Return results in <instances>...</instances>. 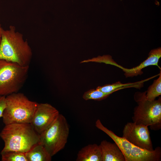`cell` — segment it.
<instances>
[{"label":"cell","instance_id":"1","mask_svg":"<svg viewBox=\"0 0 161 161\" xmlns=\"http://www.w3.org/2000/svg\"><path fill=\"white\" fill-rule=\"evenodd\" d=\"M32 56V50L22 34L10 26L3 30L0 43V60L17 64L22 66H29Z\"/></svg>","mask_w":161,"mask_h":161},{"label":"cell","instance_id":"2","mask_svg":"<svg viewBox=\"0 0 161 161\" xmlns=\"http://www.w3.org/2000/svg\"><path fill=\"white\" fill-rule=\"evenodd\" d=\"M4 146L1 153L10 151L26 153L39 142L40 135L30 123L5 125L0 133Z\"/></svg>","mask_w":161,"mask_h":161},{"label":"cell","instance_id":"3","mask_svg":"<svg viewBox=\"0 0 161 161\" xmlns=\"http://www.w3.org/2000/svg\"><path fill=\"white\" fill-rule=\"evenodd\" d=\"M6 106L2 117L5 125L30 123L38 103L18 92L6 96Z\"/></svg>","mask_w":161,"mask_h":161},{"label":"cell","instance_id":"4","mask_svg":"<svg viewBox=\"0 0 161 161\" xmlns=\"http://www.w3.org/2000/svg\"><path fill=\"white\" fill-rule=\"evenodd\" d=\"M146 92H137L134 98L137 105L134 108L133 122L137 124H142L154 130L161 128V98L153 101L147 100Z\"/></svg>","mask_w":161,"mask_h":161},{"label":"cell","instance_id":"5","mask_svg":"<svg viewBox=\"0 0 161 161\" xmlns=\"http://www.w3.org/2000/svg\"><path fill=\"white\" fill-rule=\"evenodd\" d=\"M29 68L0 60V96L18 92L27 79Z\"/></svg>","mask_w":161,"mask_h":161},{"label":"cell","instance_id":"6","mask_svg":"<svg viewBox=\"0 0 161 161\" xmlns=\"http://www.w3.org/2000/svg\"><path fill=\"white\" fill-rule=\"evenodd\" d=\"M96 127L109 136L118 145L122 152L125 161H160L161 148L159 147L150 151L134 145L123 137H119L104 126L99 119L95 123Z\"/></svg>","mask_w":161,"mask_h":161},{"label":"cell","instance_id":"7","mask_svg":"<svg viewBox=\"0 0 161 161\" xmlns=\"http://www.w3.org/2000/svg\"><path fill=\"white\" fill-rule=\"evenodd\" d=\"M69 126L62 114L55 122L40 135L39 143L52 157L63 149L67 141Z\"/></svg>","mask_w":161,"mask_h":161},{"label":"cell","instance_id":"8","mask_svg":"<svg viewBox=\"0 0 161 161\" xmlns=\"http://www.w3.org/2000/svg\"><path fill=\"white\" fill-rule=\"evenodd\" d=\"M122 137L141 148L152 151L153 148L148 127L133 122H128L124 126Z\"/></svg>","mask_w":161,"mask_h":161},{"label":"cell","instance_id":"9","mask_svg":"<svg viewBox=\"0 0 161 161\" xmlns=\"http://www.w3.org/2000/svg\"><path fill=\"white\" fill-rule=\"evenodd\" d=\"M59 114L58 111L51 105L38 103L30 124L40 134L55 122Z\"/></svg>","mask_w":161,"mask_h":161},{"label":"cell","instance_id":"10","mask_svg":"<svg viewBox=\"0 0 161 161\" xmlns=\"http://www.w3.org/2000/svg\"><path fill=\"white\" fill-rule=\"evenodd\" d=\"M161 57V48L159 47L151 50L147 58L138 66L131 69H127L123 67L121 69L125 72L126 77H133L141 75L143 73L142 70L145 67L150 66H157L161 70L158 65L159 59Z\"/></svg>","mask_w":161,"mask_h":161},{"label":"cell","instance_id":"11","mask_svg":"<svg viewBox=\"0 0 161 161\" xmlns=\"http://www.w3.org/2000/svg\"><path fill=\"white\" fill-rule=\"evenodd\" d=\"M99 145L101 151L102 161H125L122 152L114 142L112 143L103 140Z\"/></svg>","mask_w":161,"mask_h":161},{"label":"cell","instance_id":"12","mask_svg":"<svg viewBox=\"0 0 161 161\" xmlns=\"http://www.w3.org/2000/svg\"><path fill=\"white\" fill-rule=\"evenodd\" d=\"M76 161H102V153L99 145H88L81 148L77 154Z\"/></svg>","mask_w":161,"mask_h":161},{"label":"cell","instance_id":"13","mask_svg":"<svg viewBox=\"0 0 161 161\" xmlns=\"http://www.w3.org/2000/svg\"><path fill=\"white\" fill-rule=\"evenodd\" d=\"M27 161H50L52 156L45 148L38 143L25 153Z\"/></svg>","mask_w":161,"mask_h":161},{"label":"cell","instance_id":"14","mask_svg":"<svg viewBox=\"0 0 161 161\" xmlns=\"http://www.w3.org/2000/svg\"><path fill=\"white\" fill-rule=\"evenodd\" d=\"M152 78L133 83H123L120 81H118L112 84H108L101 86H98L96 89L104 93L112 94L116 91L125 88L134 87L139 88L141 87L144 82L151 79Z\"/></svg>","mask_w":161,"mask_h":161},{"label":"cell","instance_id":"15","mask_svg":"<svg viewBox=\"0 0 161 161\" xmlns=\"http://www.w3.org/2000/svg\"><path fill=\"white\" fill-rule=\"evenodd\" d=\"M159 77L154 80L153 83L148 88L146 92L145 96L147 100L153 101L161 95V72Z\"/></svg>","mask_w":161,"mask_h":161},{"label":"cell","instance_id":"16","mask_svg":"<svg viewBox=\"0 0 161 161\" xmlns=\"http://www.w3.org/2000/svg\"><path fill=\"white\" fill-rule=\"evenodd\" d=\"M2 161H27L25 153L10 151L1 153Z\"/></svg>","mask_w":161,"mask_h":161},{"label":"cell","instance_id":"17","mask_svg":"<svg viewBox=\"0 0 161 161\" xmlns=\"http://www.w3.org/2000/svg\"><path fill=\"white\" fill-rule=\"evenodd\" d=\"M110 94L96 89H92L85 92L83 96V98L86 100H101L106 98Z\"/></svg>","mask_w":161,"mask_h":161},{"label":"cell","instance_id":"18","mask_svg":"<svg viewBox=\"0 0 161 161\" xmlns=\"http://www.w3.org/2000/svg\"><path fill=\"white\" fill-rule=\"evenodd\" d=\"M94 62L99 63H104L106 64H111L120 68L121 66L117 64L112 59V57L109 55L98 56L91 59H88L81 61L80 63Z\"/></svg>","mask_w":161,"mask_h":161},{"label":"cell","instance_id":"19","mask_svg":"<svg viewBox=\"0 0 161 161\" xmlns=\"http://www.w3.org/2000/svg\"><path fill=\"white\" fill-rule=\"evenodd\" d=\"M6 106V96H0V118L2 117L3 112Z\"/></svg>","mask_w":161,"mask_h":161},{"label":"cell","instance_id":"20","mask_svg":"<svg viewBox=\"0 0 161 161\" xmlns=\"http://www.w3.org/2000/svg\"><path fill=\"white\" fill-rule=\"evenodd\" d=\"M3 29L2 28L1 25V24L0 22V43L1 41V37H2V32Z\"/></svg>","mask_w":161,"mask_h":161}]
</instances>
